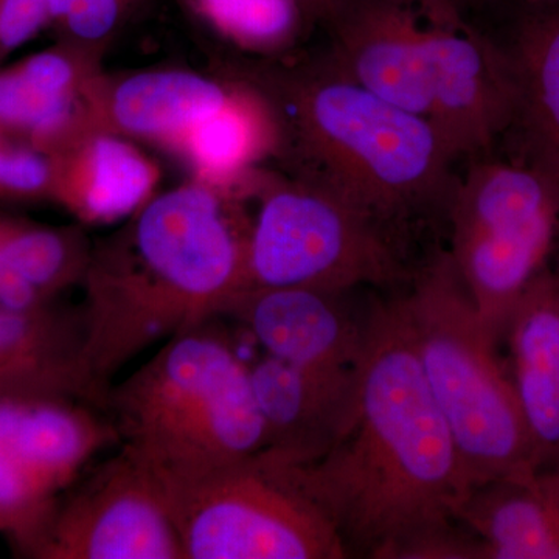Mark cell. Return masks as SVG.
<instances>
[{"label":"cell","instance_id":"obj_23","mask_svg":"<svg viewBox=\"0 0 559 559\" xmlns=\"http://www.w3.org/2000/svg\"><path fill=\"white\" fill-rule=\"evenodd\" d=\"M91 248L81 227L49 226L0 210V264L49 299L81 285Z\"/></svg>","mask_w":559,"mask_h":559},{"label":"cell","instance_id":"obj_20","mask_svg":"<svg viewBox=\"0 0 559 559\" xmlns=\"http://www.w3.org/2000/svg\"><path fill=\"white\" fill-rule=\"evenodd\" d=\"M514 90L513 159L527 164L559 191V3L514 17L499 40Z\"/></svg>","mask_w":559,"mask_h":559},{"label":"cell","instance_id":"obj_4","mask_svg":"<svg viewBox=\"0 0 559 559\" xmlns=\"http://www.w3.org/2000/svg\"><path fill=\"white\" fill-rule=\"evenodd\" d=\"M106 412L120 447L160 484L252 457L266 444L249 364L212 322L171 337L110 385Z\"/></svg>","mask_w":559,"mask_h":559},{"label":"cell","instance_id":"obj_24","mask_svg":"<svg viewBox=\"0 0 559 559\" xmlns=\"http://www.w3.org/2000/svg\"><path fill=\"white\" fill-rule=\"evenodd\" d=\"M216 28L250 50L270 51L293 40L305 17L299 0H197Z\"/></svg>","mask_w":559,"mask_h":559},{"label":"cell","instance_id":"obj_8","mask_svg":"<svg viewBox=\"0 0 559 559\" xmlns=\"http://www.w3.org/2000/svg\"><path fill=\"white\" fill-rule=\"evenodd\" d=\"M162 485L186 559L348 558L293 465L271 452Z\"/></svg>","mask_w":559,"mask_h":559},{"label":"cell","instance_id":"obj_15","mask_svg":"<svg viewBox=\"0 0 559 559\" xmlns=\"http://www.w3.org/2000/svg\"><path fill=\"white\" fill-rule=\"evenodd\" d=\"M108 393L84 358L81 308L60 300L32 310L0 307V399L68 396L106 411Z\"/></svg>","mask_w":559,"mask_h":559},{"label":"cell","instance_id":"obj_12","mask_svg":"<svg viewBox=\"0 0 559 559\" xmlns=\"http://www.w3.org/2000/svg\"><path fill=\"white\" fill-rule=\"evenodd\" d=\"M329 68L429 119V46L418 0H334Z\"/></svg>","mask_w":559,"mask_h":559},{"label":"cell","instance_id":"obj_32","mask_svg":"<svg viewBox=\"0 0 559 559\" xmlns=\"http://www.w3.org/2000/svg\"><path fill=\"white\" fill-rule=\"evenodd\" d=\"M557 270L559 271V261H558V264H557Z\"/></svg>","mask_w":559,"mask_h":559},{"label":"cell","instance_id":"obj_11","mask_svg":"<svg viewBox=\"0 0 559 559\" xmlns=\"http://www.w3.org/2000/svg\"><path fill=\"white\" fill-rule=\"evenodd\" d=\"M418 3L428 32L429 120L455 160L487 156L506 138L513 119V80L506 51L450 0Z\"/></svg>","mask_w":559,"mask_h":559},{"label":"cell","instance_id":"obj_26","mask_svg":"<svg viewBox=\"0 0 559 559\" xmlns=\"http://www.w3.org/2000/svg\"><path fill=\"white\" fill-rule=\"evenodd\" d=\"M50 197V157L0 127V202L38 204Z\"/></svg>","mask_w":559,"mask_h":559},{"label":"cell","instance_id":"obj_30","mask_svg":"<svg viewBox=\"0 0 559 559\" xmlns=\"http://www.w3.org/2000/svg\"><path fill=\"white\" fill-rule=\"evenodd\" d=\"M299 2L308 21H325L334 5V0H299Z\"/></svg>","mask_w":559,"mask_h":559},{"label":"cell","instance_id":"obj_22","mask_svg":"<svg viewBox=\"0 0 559 559\" xmlns=\"http://www.w3.org/2000/svg\"><path fill=\"white\" fill-rule=\"evenodd\" d=\"M280 140L274 105L257 92L235 87L226 105L194 124L173 150L186 156L198 180L229 191L277 148Z\"/></svg>","mask_w":559,"mask_h":559},{"label":"cell","instance_id":"obj_16","mask_svg":"<svg viewBox=\"0 0 559 559\" xmlns=\"http://www.w3.org/2000/svg\"><path fill=\"white\" fill-rule=\"evenodd\" d=\"M249 369L266 430L263 451L294 465L325 454L352 415L359 377L316 373L264 353Z\"/></svg>","mask_w":559,"mask_h":559},{"label":"cell","instance_id":"obj_28","mask_svg":"<svg viewBox=\"0 0 559 559\" xmlns=\"http://www.w3.org/2000/svg\"><path fill=\"white\" fill-rule=\"evenodd\" d=\"M53 299L43 296L27 282L11 274L0 264V307L10 310H32V308L46 307L53 304Z\"/></svg>","mask_w":559,"mask_h":559},{"label":"cell","instance_id":"obj_9","mask_svg":"<svg viewBox=\"0 0 559 559\" xmlns=\"http://www.w3.org/2000/svg\"><path fill=\"white\" fill-rule=\"evenodd\" d=\"M119 443L108 412L90 401L0 399V535L16 557L35 558L64 492Z\"/></svg>","mask_w":559,"mask_h":559},{"label":"cell","instance_id":"obj_29","mask_svg":"<svg viewBox=\"0 0 559 559\" xmlns=\"http://www.w3.org/2000/svg\"><path fill=\"white\" fill-rule=\"evenodd\" d=\"M452 7L469 22L474 17L484 14L485 11L498 9V7H513L514 17L530 11L549 9L558 5L559 0H450Z\"/></svg>","mask_w":559,"mask_h":559},{"label":"cell","instance_id":"obj_3","mask_svg":"<svg viewBox=\"0 0 559 559\" xmlns=\"http://www.w3.org/2000/svg\"><path fill=\"white\" fill-rule=\"evenodd\" d=\"M301 176L340 194L409 242L448 218L459 176L432 121L382 100L329 66L283 84Z\"/></svg>","mask_w":559,"mask_h":559},{"label":"cell","instance_id":"obj_10","mask_svg":"<svg viewBox=\"0 0 559 559\" xmlns=\"http://www.w3.org/2000/svg\"><path fill=\"white\" fill-rule=\"evenodd\" d=\"M33 559H186L164 485L130 451L76 480Z\"/></svg>","mask_w":559,"mask_h":559},{"label":"cell","instance_id":"obj_21","mask_svg":"<svg viewBox=\"0 0 559 559\" xmlns=\"http://www.w3.org/2000/svg\"><path fill=\"white\" fill-rule=\"evenodd\" d=\"M459 522L479 540L484 559H559V469L474 487Z\"/></svg>","mask_w":559,"mask_h":559},{"label":"cell","instance_id":"obj_14","mask_svg":"<svg viewBox=\"0 0 559 559\" xmlns=\"http://www.w3.org/2000/svg\"><path fill=\"white\" fill-rule=\"evenodd\" d=\"M234 91L187 70H145L114 80L97 75L84 95L86 128L173 150L194 124L226 105Z\"/></svg>","mask_w":559,"mask_h":559},{"label":"cell","instance_id":"obj_18","mask_svg":"<svg viewBox=\"0 0 559 559\" xmlns=\"http://www.w3.org/2000/svg\"><path fill=\"white\" fill-rule=\"evenodd\" d=\"M98 61L58 40L0 69V127L50 154L86 131L84 95Z\"/></svg>","mask_w":559,"mask_h":559},{"label":"cell","instance_id":"obj_2","mask_svg":"<svg viewBox=\"0 0 559 559\" xmlns=\"http://www.w3.org/2000/svg\"><path fill=\"white\" fill-rule=\"evenodd\" d=\"M249 229L229 191L193 180L154 194L92 246L80 308L102 388L145 349L224 318L249 289Z\"/></svg>","mask_w":559,"mask_h":559},{"label":"cell","instance_id":"obj_19","mask_svg":"<svg viewBox=\"0 0 559 559\" xmlns=\"http://www.w3.org/2000/svg\"><path fill=\"white\" fill-rule=\"evenodd\" d=\"M510 378L535 468L559 469V271L543 275L507 323Z\"/></svg>","mask_w":559,"mask_h":559},{"label":"cell","instance_id":"obj_25","mask_svg":"<svg viewBox=\"0 0 559 559\" xmlns=\"http://www.w3.org/2000/svg\"><path fill=\"white\" fill-rule=\"evenodd\" d=\"M139 0H49L50 28L58 40L90 57L110 43L134 13Z\"/></svg>","mask_w":559,"mask_h":559},{"label":"cell","instance_id":"obj_6","mask_svg":"<svg viewBox=\"0 0 559 559\" xmlns=\"http://www.w3.org/2000/svg\"><path fill=\"white\" fill-rule=\"evenodd\" d=\"M450 252L491 336L502 342L522 297L559 261V191L520 160L491 154L459 178L447 218Z\"/></svg>","mask_w":559,"mask_h":559},{"label":"cell","instance_id":"obj_27","mask_svg":"<svg viewBox=\"0 0 559 559\" xmlns=\"http://www.w3.org/2000/svg\"><path fill=\"white\" fill-rule=\"evenodd\" d=\"M49 25V0H0V69Z\"/></svg>","mask_w":559,"mask_h":559},{"label":"cell","instance_id":"obj_7","mask_svg":"<svg viewBox=\"0 0 559 559\" xmlns=\"http://www.w3.org/2000/svg\"><path fill=\"white\" fill-rule=\"evenodd\" d=\"M249 288L352 293L409 283L407 242L340 194L300 176L257 186Z\"/></svg>","mask_w":559,"mask_h":559},{"label":"cell","instance_id":"obj_1","mask_svg":"<svg viewBox=\"0 0 559 559\" xmlns=\"http://www.w3.org/2000/svg\"><path fill=\"white\" fill-rule=\"evenodd\" d=\"M290 465L348 557L484 559L459 522L471 484L396 299L371 301L355 407L341 436L314 462Z\"/></svg>","mask_w":559,"mask_h":559},{"label":"cell","instance_id":"obj_31","mask_svg":"<svg viewBox=\"0 0 559 559\" xmlns=\"http://www.w3.org/2000/svg\"><path fill=\"white\" fill-rule=\"evenodd\" d=\"M180 3H189V0H178Z\"/></svg>","mask_w":559,"mask_h":559},{"label":"cell","instance_id":"obj_13","mask_svg":"<svg viewBox=\"0 0 559 559\" xmlns=\"http://www.w3.org/2000/svg\"><path fill=\"white\" fill-rule=\"evenodd\" d=\"M349 293L310 288H249L224 318L248 330L264 355L336 378H358L366 355L369 310L362 318Z\"/></svg>","mask_w":559,"mask_h":559},{"label":"cell","instance_id":"obj_17","mask_svg":"<svg viewBox=\"0 0 559 559\" xmlns=\"http://www.w3.org/2000/svg\"><path fill=\"white\" fill-rule=\"evenodd\" d=\"M50 202L81 226H106L131 218L156 194L159 168L121 135L87 130L47 154Z\"/></svg>","mask_w":559,"mask_h":559},{"label":"cell","instance_id":"obj_5","mask_svg":"<svg viewBox=\"0 0 559 559\" xmlns=\"http://www.w3.org/2000/svg\"><path fill=\"white\" fill-rule=\"evenodd\" d=\"M396 297L430 395L450 426L471 489L536 471L510 371L448 250Z\"/></svg>","mask_w":559,"mask_h":559}]
</instances>
